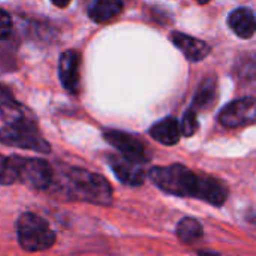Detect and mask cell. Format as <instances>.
I'll return each instance as SVG.
<instances>
[{"instance_id":"6da1fadb","label":"cell","mask_w":256,"mask_h":256,"mask_svg":"<svg viewBox=\"0 0 256 256\" xmlns=\"http://www.w3.org/2000/svg\"><path fill=\"white\" fill-rule=\"evenodd\" d=\"M63 189L70 200L96 206H110L112 202V189L106 178L81 168H72L68 171L64 176Z\"/></svg>"},{"instance_id":"7a4b0ae2","label":"cell","mask_w":256,"mask_h":256,"mask_svg":"<svg viewBox=\"0 0 256 256\" xmlns=\"http://www.w3.org/2000/svg\"><path fill=\"white\" fill-rule=\"evenodd\" d=\"M148 176L152 182L166 194L198 198L201 176H196L183 165L156 166L148 172Z\"/></svg>"},{"instance_id":"3957f363","label":"cell","mask_w":256,"mask_h":256,"mask_svg":"<svg viewBox=\"0 0 256 256\" xmlns=\"http://www.w3.org/2000/svg\"><path fill=\"white\" fill-rule=\"evenodd\" d=\"M16 237L26 252H42L54 246L56 232L34 213H24L16 224Z\"/></svg>"},{"instance_id":"277c9868","label":"cell","mask_w":256,"mask_h":256,"mask_svg":"<svg viewBox=\"0 0 256 256\" xmlns=\"http://www.w3.org/2000/svg\"><path fill=\"white\" fill-rule=\"evenodd\" d=\"M14 158V166H15V177L16 182H21L22 184L42 190L51 186L54 172L48 162L42 159H28V158Z\"/></svg>"},{"instance_id":"5b68a950","label":"cell","mask_w":256,"mask_h":256,"mask_svg":"<svg viewBox=\"0 0 256 256\" xmlns=\"http://www.w3.org/2000/svg\"><path fill=\"white\" fill-rule=\"evenodd\" d=\"M0 142L8 147L32 150L38 153H50V144L42 138L36 126H10L6 124L0 130Z\"/></svg>"},{"instance_id":"8992f818","label":"cell","mask_w":256,"mask_h":256,"mask_svg":"<svg viewBox=\"0 0 256 256\" xmlns=\"http://www.w3.org/2000/svg\"><path fill=\"white\" fill-rule=\"evenodd\" d=\"M0 116L10 126H36V118L32 111L21 105L4 86H0Z\"/></svg>"},{"instance_id":"52a82bcc","label":"cell","mask_w":256,"mask_h":256,"mask_svg":"<svg viewBox=\"0 0 256 256\" xmlns=\"http://www.w3.org/2000/svg\"><path fill=\"white\" fill-rule=\"evenodd\" d=\"M219 122L225 128H240L256 122V99H238L226 105L219 116Z\"/></svg>"},{"instance_id":"ba28073f","label":"cell","mask_w":256,"mask_h":256,"mask_svg":"<svg viewBox=\"0 0 256 256\" xmlns=\"http://www.w3.org/2000/svg\"><path fill=\"white\" fill-rule=\"evenodd\" d=\"M104 138L114 148H117L122 153V156L140 164H144L147 160L146 147L136 136L122 130H106Z\"/></svg>"},{"instance_id":"9c48e42d","label":"cell","mask_w":256,"mask_h":256,"mask_svg":"<svg viewBox=\"0 0 256 256\" xmlns=\"http://www.w3.org/2000/svg\"><path fill=\"white\" fill-rule=\"evenodd\" d=\"M58 75L63 87L76 94L80 92V54L74 50L64 51L58 62Z\"/></svg>"},{"instance_id":"30bf717a","label":"cell","mask_w":256,"mask_h":256,"mask_svg":"<svg viewBox=\"0 0 256 256\" xmlns=\"http://www.w3.org/2000/svg\"><path fill=\"white\" fill-rule=\"evenodd\" d=\"M110 165L117 178L129 186H140L144 183L146 172L142 170V164L130 160L124 156H112L110 158Z\"/></svg>"},{"instance_id":"8fae6325","label":"cell","mask_w":256,"mask_h":256,"mask_svg":"<svg viewBox=\"0 0 256 256\" xmlns=\"http://www.w3.org/2000/svg\"><path fill=\"white\" fill-rule=\"evenodd\" d=\"M170 40L190 60V62H201L204 60L208 52H210V46L200 40V39H195L189 34H184V33H180V32H174L171 33L170 36Z\"/></svg>"},{"instance_id":"7c38bea8","label":"cell","mask_w":256,"mask_h":256,"mask_svg":"<svg viewBox=\"0 0 256 256\" xmlns=\"http://www.w3.org/2000/svg\"><path fill=\"white\" fill-rule=\"evenodd\" d=\"M228 24L242 39H250L256 33L255 14L248 8H240L234 10L228 18Z\"/></svg>"},{"instance_id":"4fadbf2b","label":"cell","mask_w":256,"mask_h":256,"mask_svg":"<svg viewBox=\"0 0 256 256\" xmlns=\"http://www.w3.org/2000/svg\"><path fill=\"white\" fill-rule=\"evenodd\" d=\"M150 135L153 136V140L164 146H176L180 141L182 128L174 117H166L162 122H158L156 124L152 126Z\"/></svg>"},{"instance_id":"5bb4252c","label":"cell","mask_w":256,"mask_h":256,"mask_svg":"<svg viewBox=\"0 0 256 256\" xmlns=\"http://www.w3.org/2000/svg\"><path fill=\"white\" fill-rule=\"evenodd\" d=\"M228 198V190L226 188L212 178V177H201V184H200V192H198V200H202L212 206H224Z\"/></svg>"},{"instance_id":"9a60e30c","label":"cell","mask_w":256,"mask_h":256,"mask_svg":"<svg viewBox=\"0 0 256 256\" xmlns=\"http://www.w3.org/2000/svg\"><path fill=\"white\" fill-rule=\"evenodd\" d=\"M122 10H123L122 0H96L88 9V16L92 21L102 24L120 15Z\"/></svg>"},{"instance_id":"2e32d148","label":"cell","mask_w":256,"mask_h":256,"mask_svg":"<svg viewBox=\"0 0 256 256\" xmlns=\"http://www.w3.org/2000/svg\"><path fill=\"white\" fill-rule=\"evenodd\" d=\"M214 102H216V80L214 78H207L201 84V87L198 88L190 108H194L198 112L201 110L210 108Z\"/></svg>"},{"instance_id":"e0dca14e","label":"cell","mask_w":256,"mask_h":256,"mask_svg":"<svg viewBox=\"0 0 256 256\" xmlns=\"http://www.w3.org/2000/svg\"><path fill=\"white\" fill-rule=\"evenodd\" d=\"M177 236L183 243L192 244L202 237V225L196 219L186 218V219L180 220V224L177 226Z\"/></svg>"},{"instance_id":"ac0fdd59","label":"cell","mask_w":256,"mask_h":256,"mask_svg":"<svg viewBox=\"0 0 256 256\" xmlns=\"http://www.w3.org/2000/svg\"><path fill=\"white\" fill-rule=\"evenodd\" d=\"M16 183L15 168H14V158H3L0 154V184L9 186Z\"/></svg>"},{"instance_id":"d6986e66","label":"cell","mask_w":256,"mask_h":256,"mask_svg":"<svg viewBox=\"0 0 256 256\" xmlns=\"http://www.w3.org/2000/svg\"><path fill=\"white\" fill-rule=\"evenodd\" d=\"M182 134L184 136H192L198 130V112L194 108H189L188 112L183 116V122L180 124Z\"/></svg>"},{"instance_id":"ffe728a7","label":"cell","mask_w":256,"mask_h":256,"mask_svg":"<svg viewBox=\"0 0 256 256\" xmlns=\"http://www.w3.org/2000/svg\"><path fill=\"white\" fill-rule=\"evenodd\" d=\"M12 32V20L10 16L0 9V39H6Z\"/></svg>"},{"instance_id":"44dd1931","label":"cell","mask_w":256,"mask_h":256,"mask_svg":"<svg viewBox=\"0 0 256 256\" xmlns=\"http://www.w3.org/2000/svg\"><path fill=\"white\" fill-rule=\"evenodd\" d=\"M52 3L58 8H66L70 3V0H52Z\"/></svg>"},{"instance_id":"7402d4cb","label":"cell","mask_w":256,"mask_h":256,"mask_svg":"<svg viewBox=\"0 0 256 256\" xmlns=\"http://www.w3.org/2000/svg\"><path fill=\"white\" fill-rule=\"evenodd\" d=\"M200 256H219V255H216V254H212V252H201V254H200Z\"/></svg>"},{"instance_id":"603a6c76","label":"cell","mask_w":256,"mask_h":256,"mask_svg":"<svg viewBox=\"0 0 256 256\" xmlns=\"http://www.w3.org/2000/svg\"><path fill=\"white\" fill-rule=\"evenodd\" d=\"M198 3H201V4H206V3H208L210 0H196Z\"/></svg>"}]
</instances>
